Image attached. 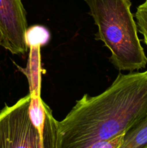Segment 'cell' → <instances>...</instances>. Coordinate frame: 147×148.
Listing matches in <instances>:
<instances>
[{"label": "cell", "mask_w": 147, "mask_h": 148, "mask_svg": "<svg viewBox=\"0 0 147 148\" xmlns=\"http://www.w3.org/2000/svg\"><path fill=\"white\" fill-rule=\"evenodd\" d=\"M147 118V70L118 74L96 96L84 94L57 121L58 148H86L125 134Z\"/></svg>", "instance_id": "1"}, {"label": "cell", "mask_w": 147, "mask_h": 148, "mask_svg": "<svg viewBox=\"0 0 147 148\" xmlns=\"http://www.w3.org/2000/svg\"><path fill=\"white\" fill-rule=\"evenodd\" d=\"M97 27L95 40L111 53L109 61L120 72H135L147 65L130 0H84Z\"/></svg>", "instance_id": "2"}, {"label": "cell", "mask_w": 147, "mask_h": 148, "mask_svg": "<svg viewBox=\"0 0 147 148\" xmlns=\"http://www.w3.org/2000/svg\"><path fill=\"white\" fill-rule=\"evenodd\" d=\"M30 93L0 111V148H58L57 120L45 103V127L41 132L29 114Z\"/></svg>", "instance_id": "3"}, {"label": "cell", "mask_w": 147, "mask_h": 148, "mask_svg": "<svg viewBox=\"0 0 147 148\" xmlns=\"http://www.w3.org/2000/svg\"><path fill=\"white\" fill-rule=\"evenodd\" d=\"M27 20L22 0H0V33L2 47L12 54H24Z\"/></svg>", "instance_id": "4"}, {"label": "cell", "mask_w": 147, "mask_h": 148, "mask_svg": "<svg viewBox=\"0 0 147 148\" xmlns=\"http://www.w3.org/2000/svg\"><path fill=\"white\" fill-rule=\"evenodd\" d=\"M147 144V118L128 130L119 148H141Z\"/></svg>", "instance_id": "5"}, {"label": "cell", "mask_w": 147, "mask_h": 148, "mask_svg": "<svg viewBox=\"0 0 147 148\" xmlns=\"http://www.w3.org/2000/svg\"><path fill=\"white\" fill-rule=\"evenodd\" d=\"M50 38V34L46 27L35 25L28 27L26 33V42L28 48L32 45L42 46L47 43Z\"/></svg>", "instance_id": "6"}, {"label": "cell", "mask_w": 147, "mask_h": 148, "mask_svg": "<svg viewBox=\"0 0 147 148\" xmlns=\"http://www.w3.org/2000/svg\"><path fill=\"white\" fill-rule=\"evenodd\" d=\"M135 17L138 31L143 36V41L147 47V0L137 7Z\"/></svg>", "instance_id": "7"}, {"label": "cell", "mask_w": 147, "mask_h": 148, "mask_svg": "<svg viewBox=\"0 0 147 148\" xmlns=\"http://www.w3.org/2000/svg\"><path fill=\"white\" fill-rule=\"evenodd\" d=\"M125 134H121L110 140L97 142L86 148H119L123 142Z\"/></svg>", "instance_id": "8"}, {"label": "cell", "mask_w": 147, "mask_h": 148, "mask_svg": "<svg viewBox=\"0 0 147 148\" xmlns=\"http://www.w3.org/2000/svg\"><path fill=\"white\" fill-rule=\"evenodd\" d=\"M2 43H3L2 37H1V33H0V46H2Z\"/></svg>", "instance_id": "9"}, {"label": "cell", "mask_w": 147, "mask_h": 148, "mask_svg": "<svg viewBox=\"0 0 147 148\" xmlns=\"http://www.w3.org/2000/svg\"><path fill=\"white\" fill-rule=\"evenodd\" d=\"M141 148H147V144L145 145H144V146H143V147H141Z\"/></svg>", "instance_id": "10"}]
</instances>
